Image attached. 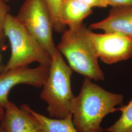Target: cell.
Returning a JSON list of instances; mask_svg holds the SVG:
<instances>
[{"label": "cell", "mask_w": 132, "mask_h": 132, "mask_svg": "<svg viewBox=\"0 0 132 132\" xmlns=\"http://www.w3.org/2000/svg\"><path fill=\"white\" fill-rule=\"evenodd\" d=\"M121 112L118 120L104 131L107 132H132V99L118 108Z\"/></svg>", "instance_id": "obj_12"}, {"label": "cell", "mask_w": 132, "mask_h": 132, "mask_svg": "<svg viewBox=\"0 0 132 132\" xmlns=\"http://www.w3.org/2000/svg\"><path fill=\"white\" fill-rule=\"evenodd\" d=\"M93 13V8L77 0H62L60 6V18L65 27L71 28L83 23Z\"/></svg>", "instance_id": "obj_10"}, {"label": "cell", "mask_w": 132, "mask_h": 132, "mask_svg": "<svg viewBox=\"0 0 132 132\" xmlns=\"http://www.w3.org/2000/svg\"><path fill=\"white\" fill-rule=\"evenodd\" d=\"M5 34L9 40L11 55L0 73L15 68L28 66L32 63L50 66L52 57L17 19L9 14L5 20Z\"/></svg>", "instance_id": "obj_4"}, {"label": "cell", "mask_w": 132, "mask_h": 132, "mask_svg": "<svg viewBox=\"0 0 132 132\" xmlns=\"http://www.w3.org/2000/svg\"><path fill=\"white\" fill-rule=\"evenodd\" d=\"M21 107L32 114L39 123L41 132H78L75 127L71 115L64 118H47L37 113L27 104Z\"/></svg>", "instance_id": "obj_11"}, {"label": "cell", "mask_w": 132, "mask_h": 132, "mask_svg": "<svg viewBox=\"0 0 132 132\" xmlns=\"http://www.w3.org/2000/svg\"><path fill=\"white\" fill-rule=\"evenodd\" d=\"M15 16L51 57L55 54L52 17L46 0H24Z\"/></svg>", "instance_id": "obj_5"}, {"label": "cell", "mask_w": 132, "mask_h": 132, "mask_svg": "<svg viewBox=\"0 0 132 132\" xmlns=\"http://www.w3.org/2000/svg\"><path fill=\"white\" fill-rule=\"evenodd\" d=\"M0 60H1V56H0Z\"/></svg>", "instance_id": "obj_20"}, {"label": "cell", "mask_w": 132, "mask_h": 132, "mask_svg": "<svg viewBox=\"0 0 132 132\" xmlns=\"http://www.w3.org/2000/svg\"><path fill=\"white\" fill-rule=\"evenodd\" d=\"M52 14L54 31L57 33H63L66 27L62 23L60 18V6L62 0H46Z\"/></svg>", "instance_id": "obj_13"}, {"label": "cell", "mask_w": 132, "mask_h": 132, "mask_svg": "<svg viewBox=\"0 0 132 132\" xmlns=\"http://www.w3.org/2000/svg\"><path fill=\"white\" fill-rule=\"evenodd\" d=\"M89 29L83 23L69 28L62 33L57 48L72 71L90 80L103 81L105 75L90 40Z\"/></svg>", "instance_id": "obj_2"}, {"label": "cell", "mask_w": 132, "mask_h": 132, "mask_svg": "<svg viewBox=\"0 0 132 132\" xmlns=\"http://www.w3.org/2000/svg\"><path fill=\"white\" fill-rule=\"evenodd\" d=\"M0 132H5L4 129L0 126Z\"/></svg>", "instance_id": "obj_18"}, {"label": "cell", "mask_w": 132, "mask_h": 132, "mask_svg": "<svg viewBox=\"0 0 132 132\" xmlns=\"http://www.w3.org/2000/svg\"><path fill=\"white\" fill-rule=\"evenodd\" d=\"M92 8H105L109 6L107 0H77Z\"/></svg>", "instance_id": "obj_15"}, {"label": "cell", "mask_w": 132, "mask_h": 132, "mask_svg": "<svg viewBox=\"0 0 132 132\" xmlns=\"http://www.w3.org/2000/svg\"><path fill=\"white\" fill-rule=\"evenodd\" d=\"M89 28L117 34L132 40V5L112 7L106 18L90 24Z\"/></svg>", "instance_id": "obj_8"}, {"label": "cell", "mask_w": 132, "mask_h": 132, "mask_svg": "<svg viewBox=\"0 0 132 132\" xmlns=\"http://www.w3.org/2000/svg\"><path fill=\"white\" fill-rule=\"evenodd\" d=\"M72 70L57 50L52 56L47 78L43 86L40 97L47 104L51 118H64L71 115L75 96L71 87Z\"/></svg>", "instance_id": "obj_3"}, {"label": "cell", "mask_w": 132, "mask_h": 132, "mask_svg": "<svg viewBox=\"0 0 132 132\" xmlns=\"http://www.w3.org/2000/svg\"><path fill=\"white\" fill-rule=\"evenodd\" d=\"M4 1H5L6 3H7V2H9V1H11V0H4Z\"/></svg>", "instance_id": "obj_19"}, {"label": "cell", "mask_w": 132, "mask_h": 132, "mask_svg": "<svg viewBox=\"0 0 132 132\" xmlns=\"http://www.w3.org/2000/svg\"><path fill=\"white\" fill-rule=\"evenodd\" d=\"M109 6L112 7L122 6V5H132V0H107Z\"/></svg>", "instance_id": "obj_16"}, {"label": "cell", "mask_w": 132, "mask_h": 132, "mask_svg": "<svg viewBox=\"0 0 132 132\" xmlns=\"http://www.w3.org/2000/svg\"><path fill=\"white\" fill-rule=\"evenodd\" d=\"M10 8L4 0H0V50L7 49L6 44V37L5 34V24L8 14H10Z\"/></svg>", "instance_id": "obj_14"}, {"label": "cell", "mask_w": 132, "mask_h": 132, "mask_svg": "<svg viewBox=\"0 0 132 132\" xmlns=\"http://www.w3.org/2000/svg\"><path fill=\"white\" fill-rule=\"evenodd\" d=\"M89 34L99 59L104 63L113 64L132 57V39L114 33H94L90 29Z\"/></svg>", "instance_id": "obj_7"}, {"label": "cell", "mask_w": 132, "mask_h": 132, "mask_svg": "<svg viewBox=\"0 0 132 132\" xmlns=\"http://www.w3.org/2000/svg\"><path fill=\"white\" fill-rule=\"evenodd\" d=\"M0 126L5 132H41L37 120L27 111L9 101Z\"/></svg>", "instance_id": "obj_9"}, {"label": "cell", "mask_w": 132, "mask_h": 132, "mask_svg": "<svg viewBox=\"0 0 132 132\" xmlns=\"http://www.w3.org/2000/svg\"><path fill=\"white\" fill-rule=\"evenodd\" d=\"M124 96L105 90L85 78L80 92L73 100L71 116L78 132H103L101 123L108 114L118 111Z\"/></svg>", "instance_id": "obj_1"}, {"label": "cell", "mask_w": 132, "mask_h": 132, "mask_svg": "<svg viewBox=\"0 0 132 132\" xmlns=\"http://www.w3.org/2000/svg\"><path fill=\"white\" fill-rule=\"evenodd\" d=\"M5 113V109L0 107V122L3 119V118H4Z\"/></svg>", "instance_id": "obj_17"}, {"label": "cell", "mask_w": 132, "mask_h": 132, "mask_svg": "<svg viewBox=\"0 0 132 132\" xmlns=\"http://www.w3.org/2000/svg\"><path fill=\"white\" fill-rule=\"evenodd\" d=\"M50 66L39 65L34 68L28 66L15 68L0 73V107L5 109L9 102L11 90L17 85H28L41 88L47 78Z\"/></svg>", "instance_id": "obj_6"}]
</instances>
